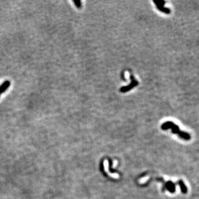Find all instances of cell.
<instances>
[{"instance_id": "7", "label": "cell", "mask_w": 199, "mask_h": 199, "mask_svg": "<svg viewBox=\"0 0 199 199\" xmlns=\"http://www.w3.org/2000/svg\"><path fill=\"white\" fill-rule=\"evenodd\" d=\"M73 2L74 3L77 7L80 8L81 7V1H79V0H73Z\"/></svg>"}, {"instance_id": "1", "label": "cell", "mask_w": 199, "mask_h": 199, "mask_svg": "<svg viewBox=\"0 0 199 199\" xmlns=\"http://www.w3.org/2000/svg\"><path fill=\"white\" fill-rule=\"evenodd\" d=\"M162 128L164 130H166L169 129V128H171L172 130V132L173 133L178 134L179 135V137L184 139L189 140L190 138H191L190 135L188 133L180 131L179 126L175 125L174 123L172 122L169 121L163 123L162 126Z\"/></svg>"}, {"instance_id": "3", "label": "cell", "mask_w": 199, "mask_h": 199, "mask_svg": "<svg viewBox=\"0 0 199 199\" xmlns=\"http://www.w3.org/2000/svg\"><path fill=\"white\" fill-rule=\"evenodd\" d=\"M154 3L156 5L159 11L164 12L167 14H169L170 12V9L164 7L165 1H153Z\"/></svg>"}, {"instance_id": "8", "label": "cell", "mask_w": 199, "mask_h": 199, "mask_svg": "<svg viewBox=\"0 0 199 199\" xmlns=\"http://www.w3.org/2000/svg\"><path fill=\"white\" fill-rule=\"evenodd\" d=\"M0 96H1V93H0Z\"/></svg>"}, {"instance_id": "4", "label": "cell", "mask_w": 199, "mask_h": 199, "mask_svg": "<svg viewBox=\"0 0 199 199\" xmlns=\"http://www.w3.org/2000/svg\"><path fill=\"white\" fill-rule=\"evenodd\" d=\"M10 85H11V82L9 80H6V81L3 82L0 85V93L1 94V93H5L10 86Z\"/></svg>"}, {"instance_id": "5", "label": "cell", "mask_w": 199, "mask_h": 199, "mask_svg": "<svg viewBox=\"0 0 199 199\" xmlns=\"http://www.w3.org/2000/svg\"><path fill=\"white\" fill-rule=\"evenodd\" d=\"M165 186L170 193H174L175 191V184L173 183L171 181H167L165 185Z\"/></svg>"}, {"instance_id": "6", "label": "cell", "mask_w": 199, "mask_h": 199, "mask_svg": "<svg viewBox=\"0 0 199 199\" xmlns=\"http://www.w3.org/2000/svg\"><path fill=\"white\" fill-rule=\"evenodd\" d=\"M179 185L180 189H181V191L183 194H186L188 193V188L186 186V185H185L184 183L183 180H179Z\"/></svg>"}, {"instance_id": "2", "label": "cell", "mask_w": 199, "mask_h": 199, "mask_svg": "<svg viewBox=\"0 0 199 199\" xmlns=\"http://www.w3.org/2000/svg\"><path fill=\"white\" fill-rule=\"evenodd\" d=\"M130 78H131V83H130V84L129 85H128V86L122 87V88H121V89H120V91H121V93H126V92L130 91V90H131L132 88H134V87H135L138 85V81L136 80V79H135L133 75H131V76H130Z\"/></svg>"}]
</instances>
